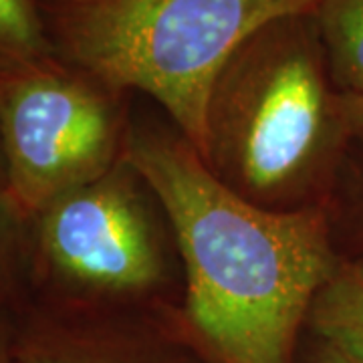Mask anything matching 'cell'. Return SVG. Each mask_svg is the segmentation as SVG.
I'll list each match as a JSON object with an SVG mask.
<instances>
[{
    "instance_id": "cell-12",
    "label": "cell",
    "mask_w": 363,
    "mask_h": 363,
    "mask_svg": "<svg viewBox=\"0 0 363 363\" xmlns=\"http://www.w3.org/2000/svg\"><path fill=\"white\" fill-rule=\"evenodd\" d=\"M297 363H357L351 359L350 355H345L343 351L333 347L331 343H327L323 339L315 337L311 333H305V337L301 341V350H298Z\"/></svg>"
},
{
    "instance_id": "cell-13",
    "label": "cell",
    "mask_w": 363,
    "mask_h": 363,
    "mask_svg": "<svg viewBox=\"0 0 363 363\" xmlns=\"http://www.w3.org/2000/svg\"><path fill=\"white\" fill-rule=\"evenodd\" d=\"M0 363H23L16 351V311L0 309Z\"/></svg>"
},
{
    "instance_id": "cell-15",
    "label": "cell",
    "mask_w": 363,
    "mask_h": 363,
    "mask_svg": "<svg viewBox=\"0 0 363 363\" xmlns=\"http://www.w3.org/2000/svg\"><path fill=\"white\" fill-rule=\"evenodd\" d=\"M0 190H6V166H4L2 142H0Z\"/></svg>"
},
{
    "instance_id": "cell-2",
    "label": "cell",
    "mask_w": 363,
    "mask_h": 363,
    "mask_svg": "<svg viewBox=\"0 0 363 363\" xmlns=\"http://www.w3.org/2000/svg\"><path fill=\"white\" fill-rule=\"evenodd\" d=\"M351 135L313 11L279 16L224 63L204 111L200 157L272 212L325 208Z\"/></svg>"
},
{
    "instance_id": "cell-14",
    "label": "cell",
    "mask_w": 363,
    "mask_h": 363,
    "mask_svg": "<svg viewBox=\"0 0 363 363\" xmlns=\"http://www.w3.org/2000/svg\"><path fill=\"white\" fill-rule=\"evenodd\" d=\"M341 107L353 140H363V95H341Z\"/></svg>"
},
{
    "instance_id": "cell-11",
    "label": "cell",
    "mask_w": 363,
    "mask_h": 363,
    "mask_svg": "<svg viewBox=\"0 0 363 363\" xmlns=\"http://www.w3.org/2000/svg\"><path fill=\"white\" fill-rule=\"evenodd\" d=\"M30 298V220L0 190V309L18 311Z\"/></svg>"
},
{
    "instance_id": "cell-1",
    "label": "cell",
    "mask_w": 363,
    "mask_h": 363,
    "mask_svg": "<svg viewBox=\"0 0 363 363\" xmlns=\"http://www.w3.org/2000/svg\"><path fill=\"white\" fill-rule=\"evenodd\" d=\"M125 157L168 214L184 271L182 311L210 363H297L313 301L341 260L327 210L248 202L168 117L131 116Z\"/></svg>"
},
{
    "instance_id": "cell-5",
    "label": "cell",
    "mask_w": 363,
    "mask_h": 363,
    "mask_svg": "<svg viewBox=\"0 0 363 363\" xmlns=\"http://www.w3.org/2000/svg\"><path fill=\"white\" fill-rule=\"evenodd\" d=\"M130 97L61 59L0 79L6 194L28 220L123 157Z\"/></svg>"
},
{
    "instance_id": "cell-9",
    "label": "cell",
    "mask_w": 363,
    "mask_h": 363,
    "mask_svg": "<svg viewBox=\"0 0 363 363\" xmlns=\"http://www.w3.org/2000/svg\"><path fill=\"white\" fill-rule=\"evenodd\" d=\"M52 59L43 0H0V79Z\"/></svg>"
},
{
    "instance_id": "cell-8",
    "label": "cell",
    "mask_w": 363,
    "mask_h": 363,
    "mask_svg": "<svg viewBox=\"0 0 363 363\" xmlns=\"http://www.w3.org/2000/svg\"><path fill=\"white\" fill-rule=\"evenodd\" d=\"M313 14L333 87L363 95V0H319Z\"/></svg>"
},
{
    "instance_id": "cell-4",
    "label": "cell",
    "mask_w": 363,
    "mask_h": 363,
    "mask_svg": "<svg viewBox=\"0 0 363 363\" xmlns=\"http://www.w3.org/2000/svg\"><path fill=\"white\" fill-rule=\"evenodd\" d=\"M33 298L59 305L182 303L184 271L168 214L123 157L30 220Z\"/></svg>"
},
{
    "instance_id": "cell-7",
    "label": "cell",
    "mask_w": 363,
    "mask_h": 363,
    "mask_svg": "<svg viewBox=\"0 0 363 363\" xmlns=\"http://www.w3.org/2000/svg\"><path fill=\"white\" fill-rule=\"evenodd\" d=\"M307 333L363 363V262L339 260L313 301Z\"/></svg>"
},
{
    "instance_id": "cell-6",
    "label": "cell",
    "mask_w": 363,
    "mask_h": 363,
    "mask_svg": "<svg viewBox=\"0 0 363 363\" xmlns=\"http://www.w3.org/2000/svg\"><path fill=\"white\" fill-rule=\"evenodd\" d=\"M23 363H210L182 303L59 305L30 298L16 311Z\"/></svg>"
},
{
    "instance_id": "cell-10",
    "label": "cell",
    "mask_w": 363,
    "mask_h": 363,
    "mask_svg": "<svg viewBox=\"0 0 363 363\" xmlns=\"http://www.w3.org/2000/svg\"><path fill=\"white\" fill-rule=\"evenodd\" d=\"M339 257L363 262V140H353L327 202Z\"/></svg>"
},
{
    "instance_id": "cell-3",
    "label": "cell",
    "mask_w": 363,
    "mask_h": 363,
    "mask_svg": "<svg viewBox=\"0 0 363 363\" xmlns=\"http://www.w3.org/2000/svg\"><path fill=\"white\" fill-rule=\"evenodd\" d=\"M319 0H43L57 59L143 95L200 152L214 79L271 21Z\"/></svg>"
}]
</instances>
